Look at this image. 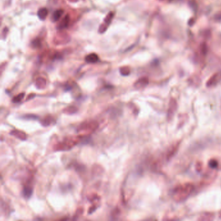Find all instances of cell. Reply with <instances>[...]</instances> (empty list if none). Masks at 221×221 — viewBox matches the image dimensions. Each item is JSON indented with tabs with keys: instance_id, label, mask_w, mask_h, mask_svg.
Here are the masks:
<instances>
[{
	"instance_id": "cell-21",
	"label": "cell",
	"mask_w": 221,
	"mask_h": 221,
	"mask_svg": "<svg viewBox=\"0 0 221 221\" xmlns=\"http://www.w3.org/2000/svg\"><path fill=\"white\" fill-rule=\"evenodd\" d=\"M219 218L221 219V212L219 213Z\"/></svg>"
},
{
	"instance_id": "cell-12",
	"label": "cell",
	"mask_w": 221,
	"mask_h": 221,
	"mask_svg": "<svg viewBox=\"0 0 221 221\" xmlns=\"http://www.w3.org/2000/svg\"><path fill=\"white\" fill-rule=\"evenodd\" d=\"M11 134L15 136V137L18 138V139H20L22 140H25L27 138V136L25 134H24L22 132L18 131V130H13L11 132Z\"/></svg>"
},
{
	"instance_id": "cell-19",
	"label": "cell",
	"mask_w": 221,
	"mask_h": 221,
	"mask_svg": "<svg viewBox=\"0 0 221 221\" xmlns=\"http://www.w3.org/2000/svg\"><path fill=\"white\" fill-rule=\"evenodd\" d=\"M23 117L25 119H38V116L32 114H29V115H25Z\"/></svg>"
},
{
	"instance_id": "cell-20",
	"label": "cell",
	"mask_w": 221,
	"mask_h": 221,
	"mask_svg": "<svg viewBox=\"0 0 221 221\" xmlns=\"http://www.w3.org/2000/svg\"><path fill=\"white\" fill-rule=\"evenodd\" d=\"M69 1L71 2H76L78 1V0H69Z\"/></svg>"
},
{
	"instance_id": "cell-7",
	"label": "cell",
	"mask_w": 221,
	"mask_h": 221,
	"mask_svg": "<svg viewBox=\"0 0 221 221\" xmlns=\"http://www.w3.org/2000/svg\"><path fill=\"white\" fill-rule=\"evenodd\" d=\"M69 21H70L69 16L68 15H65L62 18V20H61V22L59 23V25L57 26V29L59 30H62V29H65V28H67L69 23Z\"/></svg>"
},
{
	"instance_id": "cell-6",
	"label": "cell",
	"mask_w": 221,
	"mask_h": 221,
	"mask_svg": "<svg viewBox=\"0 0 221 221\" xmlns=\"http://www.w3.org/2000/svg\"><path fill=\"white\" fill-rule=\"evenodd\" d=\"M149 84V79L147 77H142L134 83V87L137 89H141L146 86Z\"/></svg>"
},
{
	"instance_id": "cell-3",
	"label": "cell",
	"mask_w": 221,
	"mask_h": 221,
	"mask_svg": "<svg viewBox=\"0 0 221 221\" xmlns=\"http://www.w3.org/2000/svg\"><path fill=\"white\" fill-rule=\"evenodd\" d=\"M114 13L112 12L108 14L107 16L105 18L103 23L101 25L99 29V32L100 33H103V32H105L107 30L108 27H109L111 23L112 19L114 18Z\"/></svg>"
},
{
	"instance_id": "cell-11",
	"label": "cell",
	"mask_w": 221,
	"mask_h": 221,
	"mask_svg": "<svg viewBox=\"0 0 221 221\" xmlns=\"http://www.w3.org/2000/svg\"><path fill=\"white\" fill-rule=\"evenodd\" d=\"M48 15V11L46 8H41L37 12V15L41 20H44Z\"/></svg>"
},
{
	"instance_id": "cell-14",
	"label": "cell",
	"mask_w": 221,
	"mask_h": 221,
	"mask_svg": "<svg viewBox=\"0 0 221 221\" xmlns=\"http://www.w3.org/2000/svg\"><path fill=\"white\" fill-rule=\"evenodd\" d=\"M46 85L45 80L43 78H38L36 81V86L39 88H43Z\"/></svg>"
},
{
	"instance_id": "cell-5",
	"label": "cell",
	"mask_w": 221,
	"mask_h": 221,
	"mask_svg": "<svg viewBox=\"0 0 221 221\" xmlns=\"http://www.w3.org/2000/svg\"><path fill=\"white\" fill-rule=\"evenodd\" d=\"M179 145H180L179 143H174L168 149L167 151L166 152V158L167 160H169V159H171L176 154V152H178V148H179Z\"/></svg>"
},
{
	"instance_id": "cell-1",
	"label": "cell",
	"mask_w": 221,
	"mask_h": 221,
	"mask_svg": "<svg viewBox=\"0 0 221 221\" xmlns=\"http://www.w3.org/2000/svg\"><path fill=\"white\" fill-rule=\"evenodd\" d=\"M195 186L190 183L177 186L173 191L172 197L176 202H182L187 199L193 192Z\"/></svg>"
},
{
	"instance_id": "cell-10",
	"label": "cell",
	"mask_w": 221,
	"mask_h": 221,
	"mask_svg": "<svg viewBox=\"0 0 221 221\" xmlns=\"http://www.w3.org/2000/svg\"><path fill=\"white\" fill-rule=\"evenodd\" d=\"M214 217L215 215L213 213H205L200 215L198 220L201 221H210L213 220Z\"/></svg>"
},
{
	"instance_id": "cell-17",
	"label": "cell",
	"mask_w": 221,
	"mask_h": 221,
	"mask_svg": "<svg viewBox=\"0 0 221 221\" xmlns=\"http://www.w3.org/2000/svg\"><path fill=\"white\" fill-rule=\"evenodd\" d=\"M208 165H209V167L211 169H216L218 167L219 163H218L217 160H216V159H211V160L208 163Z\"/></svg>"
},
{
	"instance_id": "cell-22",
	"label": "cell",
	"mask_w": 221,
	"mask_h": 221,
	"mask_svg": "<svg viewBox=\"0 0 221 221\" xmlns=\"http://www.w3.org/2000/svg\"><path fill=\"white\" fill-rule=\"evenodd\" d=\"M160 1H164V0H160Z\"/></svg>"
},
{
	"instance_id": "cell-15",
	"label": "cell",
	"mask_w": 221,
	"mask_h": 221,
	"mask_svg": "<svg viewBox=\"0 0 221 221\" xmlns=\"http://www.w3.org/2000/svg\"><path fill=\"white\" fill-rule=\"evenodd\" d=\"M25 97V93H22L18 94V95H16V97H15L13 98L12 102H20L23 99V97Z\"/></svg>"
},
{
	"instance_id": "cell-4",
	"label": "cell",
	"mask_w": 221,
	"mask_h": 221,
	"mask_svg": "<svg viewBox=\"0 0 221 221\" xmlns=\"http://www.w3.org/2000/svg\"><path fill=\"white\" fill-rule=\"evenodd\" d=\"M221 81V72L215 73L211 77L206 83V86L208 88H211L217 85V84Z\"/></svg>"
},
{
	"instance_id": "cell-13",
	"label": "cell",
	"mask_w": 221,
	"mask_h": 221,
	"mask_svg": "<svg viewBox=\"0 0 221 221\" xmlns=\"http://www.w3.org/2000/svg\"><path fill=\"white\" fill-rule=\"evenodd\" d=\"M32 193V189L30 187H25L23 191V196L25 199H29Z\"/></svg>"
},
{
	"instance_id": "cell-9",
	"label": "cell",
	"mask_w": 221,
	"mask_h": 221,
	"mask_svg": "<svg viewBox=\"0 0 221 221\" xmlns=\"http://www.w3.org/2000/svg\"><path fill=\"white\" fill-rule=\"evenodd\" d=\"M63 13H64V11L62 10V9H58V10L55 11L53 14L52 17H51V21H52L53 22H58L60 20L61 16H62Z\"/></svg>"
},
{
	"instance_id": "cell-2",
	"label": "cell",
	"mask_w": 221,
	"mask_h": 221,
	"mask_svg": "<svg viewBox=\"0 0 221 221\" xmlns=\"http://www.w3.org/2000/svg\"><path fill=\"white\" fill-rule=\"evenodd\" d=\"M178 109V102L175 99L172 98L169 101V108L167 110V119L170 121L172 119V117L175 116V113Z\"/></svg>"
},
{
	"instance_id": "cell-16",
	"label": "cell",
	"mask_w": 221,
	"mask_h": 221,
	"mask_svg": "<svg viewBox=\"0 0 221 221\" xmlns=\"http://www.w3.org/2000/svg\"><path fill=\"white\" fill-rule=\"evenodd\" d=\"M120 73L122 75L126 76L129 75L130 73V70L129 67H122L120 68Z\"/></svg>"
},
{
	"instance_id": "cell-18",
	"label": "cell",
	"mask_w": 221,
	"mask_h": 221,
	"mask_svg": "<svg viewBox=\"0 0 221 221\" xmlns=\"http://www.w3.org/2000/svg\"><path fill=\"white\" fill-rule=\"evenodd\" d=\"M40 45H41V42L39 39H36L32 42V46L35 48H39V47H40Z\"/></svg>"
},
{
	"instance_id": "cell-8",
	"label": "cell",
	"mask_w": 221,
	"mask_h": 221,
	"mask_svg": "<svg viewBox=\"0 0 221 221\" xmlns=\"http://www.w3.org/2000/svg\"><path fill=\"white\" fill-rule=\"evenodd\" d=\"M98 60H99V56L95 53H91L87 55L85 58V61L87 63L89 64L95 63L98 62Z\"/></svg>"
}]
</instances>
